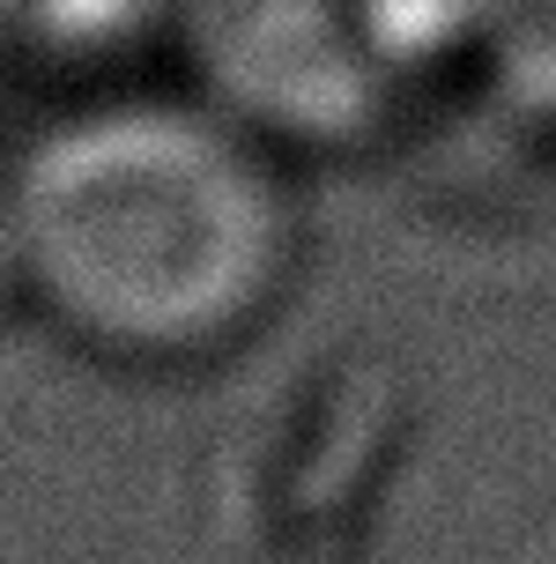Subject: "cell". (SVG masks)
<instances>
[{
    "mask_svg": "<svg viewBox=\"0 0 556 564\" xmlns=\"http://www.w3.org/2000/svg\"><path fill=\"white\" fill-rule=\"evenodd\" d=\"M23 282L75 335L134 357L222 341L290 260V200L216 97H105L15 164Z\"/></svg>",
    "mask_w": 556,
    "mask_h": 564,
    "instance_id": "cell-1",
    "label": "cell"
},
{
    "mask_svg": "<svg viewBox=\"0 0 556 564\" xmlns=\"http://www.w3.org/2000/svg\"><path fill=\"white\" fill-rule=\"evenodd\" d=\"M178 37L252 134L363 141L468 67V0H186Z\"/></svg>",
    "mask_w": 556,
    "mask_h": 564,
    "instance_id": "cell-2",
    "label": "cell"
},
{
    "mask_svg": "<svg viewBox=\"0 0 556 564\" xmlns=\"http://www.w3.org/2000/svg\"><path fill=\"white\" fill-rule=\"evenodd\" d=\"M468 67L512 112L556 127V0H468Z\"/></svg>",
    "mask_w": 556,
    "mask_h": 564,
    "instance_id": "cell-3",
    "label": "cell"
},
{
    "mask_svg": "<svg viewBox=\"0 0 556 564\" xmlns=\"http://www.w3.org/2000/svg\"><path fill=\"white\" fill-rule=\"evenodd\" d=\"M186 15V0H0V45H37V53L97 59L127 53L149 30Z\"/></svg>",
    "mask_w": 556,
    "mask_h": 564,
    "instance_id": "cell-4",
    "label": "cell"
},
{
    "mask_svg": "<svg viewBox=\"0 0 556 564\" xmlns=\"http://www.w3.org/2000/svg\"><path fill=\"white\" fill-rule=\"evenodd\" d=\"M30 290L23 282V224H15V171H0V305Z\"/></svg>",
    "mask_w": 556,
    "mask_h": 564,
    "instance_id": "cell-5",
    "label": "cell"
}]
</instances>
